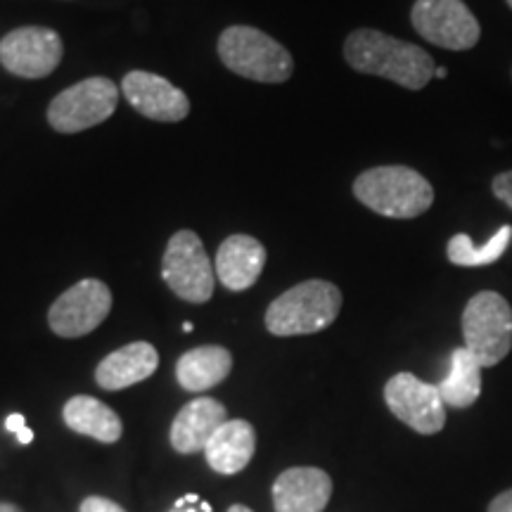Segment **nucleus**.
Wrapping results in <instances>:
<instances>
[{
    "mask_svg": "<svg viewBox=\"0 0 512 512\" xmlns=\"http://www.w3.org/2000/svg\"><path fill=\"white\" fill-rule=\"evenodd\" d=\"M230 368H233L230 351L209 344V347L185 351L176 363V377L178 384L188 392H207V389L226 380Z\"/></svg>",
    "mask_w": 512,
    "mask_h": 512,
    "instance_id": "obj_18",
    "label": "nucleus"
},
{
    "mask_svg": "<svg viewBox=\"0 0 512 512\" xmlns=\"http://www.w3.org/2000/svg\"><path fill=\"white\" fill-rule=\"evenodd\" d=\"M510 242H512V226L498 228V233L491 235V240L484 242V245H475V242L467 238L465 233H458L448 240L446 254L453 266H463V268L491 266L505 254V249L510 247Z\"/></svg>",
    "mask_w": 512,
    "mask_h": 512,
    "instance_id": "obj_21",
    "label": "nucleus"
},
{
    "mask_svg": "<svg viewBox=\"0 0 512 512\" xmlns=\"http://www.w3.org/2000/svg\"><path fill=\"white\" fill-rule=\"evenodd\" d=\"M354 195L363 207L387 219H415L434 204V188L411 166H375L354 181Z\"/></svg>",
    "mask_w": 512,
    "mask_h": 512,
    "instance_id": "obj_2",
    "label": "nucleus"
},
{
    "mask_svg": "<svg viewBox=\"0 0 512 512\" xmlns=\"http://www.w3.org/2000/svg\"><path fill=\"white\" fill-rule=\"evenodd\" d=\"M228 512H252L247 508V505H230Z\"/></svg>",
    "mask_w": 512,
    "mask_h": 512,
    "instance_id": "obj_29",
    "label": "nucleus"
},
{
    "mask_svg": "<svg viewBox=\"0 0 512 512\" xmlns=\"http://www.w3.org/2000/svg\"><path fill=\"white\" fill-rule=\"evenodd\" d=\"M62 55V38L46 27L15 29L0 41V64L22 79H43L53 74Z\"/></svg>",
    "mask_w": 512,
    "mask_h": 512,
    "instance_id": "obj_11",
    "label": "nucleus"
},
{
    "mask_svg": "<svg viewBox=\"0 0 512 512\" xmlns=\"http://www.w3.org/2000/svg\"><path fill=\"white\" fill-rule=\"evenodd\" d=\"M17 439H19V444H31V439H34V432H31L29 427H24L22 432H17Z\"/></svg>",
    "mask_w": 512,
    "mask_h": 512,
    "instance_id": "obj_27",
    "label": "nucleus"
},
{
    "mask_svg": "<svg viewBox=\"0 0 512 512\" xmlns=\"http://www.w3.org/2000/svg\"><path fill=\"white\" fill-rule=\"evenodd\" d=\"M332 496V479L318 467H290L273 484L275 512H323Z\"/></svg>",
    "mask_w": 512,
    "mask_h": 512,
    "instance_id": "obj_13",
    "label": "nucleus"
},
{
    "mask_svg": "<svg viewBox=\"0 0 512 512\" xmlns=\"http://www.w3.org/2000/svg\"><path fill=\"white\" fill-rule=\"evenodd\" d=\"M81 512H126L119 503L110 501V498L102 496H88L86 501L81 503Z\"/></svg>",
    "mask_w": 512,
    "mask_h": 512,
    "instance_id": "obj_23",
    "label": "nucleus"
},
{
    "mask_svg": "<svg viewBox=\"0 0 512 512\" xmlns=\"http://www.w3.org/2000/svg\"><path fill=\"white\" fill-rule=\"evenodd\" d=\"M342 309V292L328 280H306L280 294L266 311V328L275 337L313 335L330 328Z\"/></svg>",
    "mask_w": 512,
    "mask_h": 512,
    "instance_id": "obj_3",
    "label": "nucleus"
},
{
    "mask_svg": "<svg viewBox=\"0 0 512 512\" xmlns=\"http://www.w3.org/2000/svg\"><path fill=\"white\" fill-rule=\"evenodd\" d=\"M465 349L482 368H494L512 349V309L498 292L484 290L463 311Z\"/></svg>",
    "mask_w": 512,
    "mask_h": 512,
    "instance_id": "obj_5",
    "label": "nucleus"
},
{
    "mask_svg": "<svg viewBox=\"0 0 512 512\" xmlns=\"http://www.w3.org/2000/svg\"><path fill=\"white\" fill-rule=\"evenodd\" d=\"M505 3H508V5H510V10H512V0H505Z\"/></svg>",
    "mask_w": 512,
    "mask_h": 512,
    "instance_id": "obj_31",
    "label": "nucleus"
},
{
    "mask_svg": "<svg viewBox=\"0 0 512 512\" xmlns=\"http://www.w3.org/2000/svg\"><path fill=\"white\" fill-rule=\"evenodd\" d=\"M491 190H494V195L505 204V207L512 209V171L498 174L494 181H491Z\"/></svg>",
    "mask_w": 512,
    "mask_h": 512,
    "instance_id": "obj_22",
    "label": "nucleus"
},
{
    "mask_svg": "<svg viewBox=\"0 0 512 512\" xmlns=\"http://www.w3.org/2000/svg\"><path fill=\"white\" fill-rule=\"evenodd\" d=\"M5 427H8V430L12 432V434H17V432H22L24 427V415H19V413H12L8 420H5Z\"/></svg>",
    "mask_w": 512,
    "mask_h": 512,
    "instance_id": "obj_26",
    "label": "nucleus"
},
{
    "mask_svg": "<svg viewBox=\"0 0 512 512\" xmlns=\"http://www.w3.org/2000/svg\"><path fill=\"white\" fill-rule=\"evenodd\" d=\"M121 88L133 110L147 119L174 124V121H183L190 112L188 95L159 74L131 72L124 76Z\"/></svg>",
    "mask_w": 512,
    "mask_h": 512,
    "instance_id": "obj_12",
    "label": "nucleus"
},
{
    "mask_svg": "<svg viewBox=\"0 0 512 512\" xmlns=\"http://www.w3.org/2000/svg\"><path fill=\"white\" fill-rule=\"evenodd\" d=\"M411 22L427 43L456 53L472 50L482 38V27L463 0H415Z\"/></svg>",
    "mask_w": 512,
    "mask_h": 512,
    "instance_id": "obj_8",
    "label": "nucleus"
},
{
    "mask_svg": "<svg viewBox=\"0 0 512 512\" xmlns=\"http://www.w3.org/2000/svg\"><path fill=\"white\" fill-rule=\"evenodd\" d=\"M162 278L169 285V290L183 302H209L211 294H214L216 271L200 235L192 233V230H178L169 240L162 259Z\"/></svg>",
    "mask_w": 512,
    "mask_h": 512,
    "instance_id": "obj_6",
    "label": "nucleus"
},
{
    "mask_svg": "<svg viewBox=\"0 0 512 512\" xmlns=\"http://www.w3.org/2000/svg\"><path fill=\"white\" fill-rule=\"evenodd\" d=\"M171 512H211V508H209V503L202 501L200 496L188 494L174 505V510Z\"/></svg>",
    "mask_w": 512,
    "mask_h": 512,
    "instance_id": "obj_24",
    "label": "nucleus"
},
{
    "mask_svg": "<svg viewBox=\"0 0 512 512\" xmlns=\"http://www.w3.org/2000/svg\"><path fill=\"white\" fill-rule=\"evenodd\" d=\"M256 451L254 427L247 420H226L209 439L204 456L219 475H238L245 470Z\"/></svg>",
    "mask_w": 512,
    "mask_h": 512,
    "instance_id": "obj_17",
    "label": "nucleus"
},
{
    "mask_svg": "<svg viewBox=\"0 0 512 512\" xmlns=\"http://www.w3.org/2000/svg\"><path fill=\"white\" fill-rule=\"evenodd\" d=\"M157 366V349L150 342H133L102 358L98 370H95V382L107 392H119V389L133 387V384L152 377Z\"/></svg>",
    "mask_w": 512,
    "mask_h": 512,
    "instance_id": "obj_16",
    "label": "nucleus"
},
{
    "mask_svg": "<svg viewBox=\"0 0 512 512\" xmlns=\"http://www.w3.org/2000/svg\"><path fill=\"white\" fill-rule=\"evenodd\" d=\"M219 55L233 74L261 83H283L294 72L285 46L254 27H228L219 38Z\"/></svg>",
    "mask_w": 512,
    "mask_h": 512,
    "instance_id": "obj_4",
    "label": "nucleus"
},
{
    "mask_svg": "<svg viewBox=\"0 0 512 512\" xmlns=\"http://www.w3.org/2000/svg\"><path fill=\"white\" fill-rule=\"evenodd\" d=\"M344 60L358 74L382 76L408 91H422L437 72L427 50L377 29L351 31L344 41Z\"/></svg>",
    "mask_w": 512,
    "mask_h": 512,
    "instance_id": "obj_1",
    "label": "nucleus"
},
{
    "mask_svg": "<svg viewBox=\"0 0 512 512\" xmlns=\"http://www.w3.org/2000/svg\"><path fill=\"white\" fill-rule=\"evenodd\" d=\"M223 422H226V406L221 401L209 399V396L192 399L178 411L171 425V446L183 456L200 453Z\"/></svg>",
    "mask_w": 512,
    "mask_h": 512,
    "instance_id": "obj_14",
    "label": "nucleus"
},
{
    "mask_svg": "<svg viewBox=\"0 0 512 512\" xmlns=\"http://www.w3.org/2000/svg\"><path fill=\"white\" fill-rule=\"evenodd\" d=\"M437 387L446 406L470 408L482 394V366L465 347L453 349L451 366Z\"/></svg>",
    "mask_w": 512,
    "mask_h": 512,
    "instance_id": "obj_20",
    "label": "nucleus"
},
{
    "mask_svg": "<svg viewBox=\"0 0 512 512\" xmlns=\"http://www.w3.org/2000/svg\"><path fill=\"white\" fill-rule=\"evenodd\" d=\"M446 67H437V72H434V76H437V79H446Z\"/></svg>",
    "mask_w": 512,
    "mask_h": 512,
    "instance_id": "obj_30",
    "label": "nucleus"
},
{
    "mask_svg": "<svg viewBox=\"0 0 512 512\" xmlns=\"http://www.w3.org/2000/svg\"><path fill=\"white\" fill-rule=\"evenodd\" d=\"M489 512H512V489L498 494L489 505Z\"/></svg>",
    "mask_w": 512,
    "mask_h": 512,
    "instance_id": "obj_25",
    "label": "nucleus"
},
{
    "mask_svg": "<svg viewBox=\"0 0 512 512\" xmlns=\"http://www.w3.org/2000/svg\"><path fill=\"white\" fill-rule=\"evenodd\" d=\"M0 512H19V508L12 503H0Z\"/></svg>",
    "mask_w": 512,
    "mask_h": 512,
    "instance_id": "obj_28",
    "label": "nucleus"
},
{
    "mask_svg": "<svg viewBox=\"0 0 512 512\" xmlns=\"http://www.w3.org/2000/svg\"><path fill=\"white\" fill-rule=\"evenodd\" d=\"M112 309L110 287L95 278H86L57 297L50 306L48 323L55 335L74 339L93 332Z\"/></svg>",
    "mask_w": 512,
    "mask_h": 512,
    "instance_id": "obj_10",
    "label": "nucleus"
},
{
    "mask_svg": "<svg viewBox=\"0 0 512 512\" xmlns=\"http://www.w3.org/2000/svg\"><path fill=\"white\" fill-rule=\"evenodd\" d=\"M387 408L418 434H437L446 425V403L437 384L422 382L413 373H396L384 384Z\"/></svg>",
    "mask_w": 512,
    "mask_h": 512,
    "instance_id": "obj_9",
    "label": "nucleus"
},
{
    "mask_svg": "<svg viewBox=\"0 0 512 512\" xmlns=\"http://www.w3.org/2000/svg\"><path fill=\"white\" fill-rule=\"evenodd\" d=\"M264 264L266 249L259 240L249 238V235H230L216 252L214 271L223 287L242 292L249 290L259 280Z\"/></svg>",
    "mask_w": 512,
    "mask_h": 512,
    "instance_id": "obj_15",
    "label": "nucleus"
},
{
    "mask_svg": "<svg viewBox=\"0 0 512 512\" xmlns=\"http://www.w3.org/2000/svg\"><path fill=\"white\" fill-rule=\"evenodd\" d=\"M64 422L69 430L83 434V437L98 439L102 444H114L119 441L124 425L121 418L110 406L93 399V396H74L64 406Z\"/></svg>",
    "mask_w": 512,
    "mask_h": 512,
    "instance_id": "obj_19",
    "label": "nucleus"
},
{
    "mask_svg": "<svg viewBox=\"0 0 512 512\" xmlns=\"http://www.w3.org/2000/svg\"><path fill=\"white\" fill-rule=\"evenodd\" d=\"M119 88L105 76L74 83L48 107V121L60 133H81L107 121L117 110Z\"/></svg>",
    "mask_w": 512,
    "mask_h": 512,
    "instance_id": "obj_7",
    "label": "nucleus"
}]
</instances>
